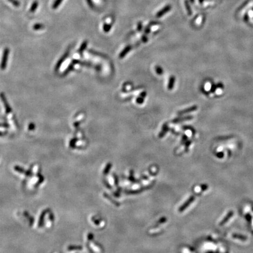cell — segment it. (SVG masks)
Masks as SVG:
<instances>
[{"label": "cell", "instance_id": "cell-1", "mask_svg": "<svg viewBox=\"0 0 253 253\" xmlns=\"http://www.w3.org/2000/svg\"><path fill=\"white\" fill-rule=\"evenodd\" d=\"M9 54V49L6 48L4 50V53L2 58V62L1 63V68L2 70H4L6 68L7 61H8V56Z\"/></svg>", "mask_w": 253, "mask_h": 253}, {"label": "cell", "instance_id": "cell-2", "mask_svg": "<svg viewBox=\"0 0 253 253\" xmlns=\"http://www.w3.org/2000/svg\"><path fill=\"white\" fill-rule=\"evenodd\" d=\"M233 214H234V212L233 211H230L227 214V215L223 218V219L221 220V221L219 223V226H223L224 224H226L232 217V216H233Z\"/></svg>", "mask_w": 253, "mask_h": 253}, {"label": "cell", "instance_id": "cell-3", "mask_svg": "<svg viewBox=\"0 0 253 253\" xmlns=\"http://www.w3.org/2000/svg\"><path fill=\"white\" fill-rule=\"evenodd\" d=\"M0 97H1V100H2V101H3V103H4V106H5V108H6V110L7 112V113H8V112H11V107H10V106L9 104H8V102H7V99H6V97L5 95L2 93L0 94Z\"/></svg>", "mask_w": 253, "mask_h": 253}, {"label": "cell", "instance_id": "cell-4", "mask_svg": "<svg viewBox=\"0 0 253 253\" xmlns=\"http://www.w3.org/2000/svg\"><path fill=\"white\" fill-rule=\"evenodd\" d=\"M197 109H198V107L196 106V105H194V106H192V107H191L190 108H188L187 109H185V110H182V111L178 112V114L179 115L187 114V113H189V112L196 111Z\"/></svg>", "mask_w": 253, "mask_h": 253}, {"label": "cell", "instance_id": "cell-5", "mask_svg": "<svg viewBox=\"0 0 253 253\" xmlns=\"http://www.w3.org/2000/svg\"><path fill=\"white\" fill-rule=\"evenodd\" d=\"M171 8V6L168 5L167 6H166L165 8H163L162 10H161L160 11H159L157 14H156V17L158 18H160L162 16H163L164 14H165L166 12H168V11H170V10Z\"/></svg>", "mask_w": 253, "mask_h": 253}, {"label": "cell", "instance_id": "cell-6", "mask_svg": "<svg viewBox=\"0 0 253 253\" xmlns=\"http://www.w3.org/2000/svg\"><path fill=\"white\" fill-rule=\"evenodd\" d=\"M194 200V198H193V196H192L191 198L188 201H186L185 203H184V205H182V206H181V208L179 209V212H182L183 210H184L192 202H193V201Z\"/></svg>", "mask_w": 253, "mask_h": 253}, {"label": "cell", "instance_id": "cell-7", "mask_svg": "<svg viewBox=\"0 0 253 253\" xmlns=\"http://www.w3.org/2000/svg\"><path fill=\"white\" fill-rule=\"evenodd\" d=\"M68 54H69V52H68L66 53H65V54L63 56V57H62V58L59 61V62H58V63H57V65H56V68H55V70H58V69L60 68V66H61V65L62 64V63L63 62V61H65V59L67 58L68 56Z\"/></svg>", "mask_w": 253, "mask_h": 253}, {"label": "cell", "instance_id": "cell-8", "mask_svg": "<svg viewBox=\"0 0 253 253\" xmlns=\"http://www.w3.org/2000/svg\"><path fill=\"white\" fill-rule=\"evenodd\" d=\"M131 48H132V47L131 46H127L121 52V53L120 54V59H123V58H124L125 56V55L130 52V50L131 49Z\"/></svg>", "mask_w": 253, "mask_h": 253}, {"label": "cell", "instance_id": "cell-9", "mask_svg": "<svg viewBox=\"0 0 253 253\" xmlns=\"http://www.w3.org/2000/svg\"><path fill=\"white\" fill-rule=\"evenodd\" d=\"M175 77L172 76L170 79V81H169L168 83V89L169 90H172L174 86V84H175Z\"/></svg>", "mask_w": 253, "mask_h": 253}, {"label": "cell", "instance_id": "cell-10", "mask_svg": "<svg viewBox=\"0 0 253 253\" xmlns=\"http://www.w3.org/2000/svg\"><path fill=\"white\" fill-rule=\"evenodd\" d=\"M233 237L240 240L241 241H246L247 239V237L245 236H243L241 234H233Z\"/></svg>", "mask_w": 253, "mask_h": 253}, {"label": "cell", "instance_id": "cell-11", "mask_svg": "<svg viewBox=\"0 0 253 253\" xmlns=\"http://www.w3.org/2000/svg\"><path fill=\"white\" fill-rule=\"evenodd\" d=\"M38 6H39V3L38 1H35L32 3V6L31 7L30 12H34L36 11V10L37 9V8L38 7Z\"/></svg>", "mask_w": 253, "mask_h": 253}, {"label": "cell", "instance_id": "cell-12", "mask_svg": "<svg viewBox=\"0 0 253 253\" xmlns=\"http://www.w3.org/2000/svg\"><path fill=\"white\" fill-rule=\"evenodd\" d=\"M63 0H55L52 5V8L53 9L58 8L59 7V6L61 4V3L63 2Z\"/></svg>", "mask_w": 253, "mask_h": 253}, {"label": "cell", "instance_id": "cell-13", "mask_svg": "<svg viewBox=\"0 0 253 253\" xmlns=\"http://www.w3.org/2000/svg\"><path fill=\"white\" fill-rule=\"evenodd\" d=\"M192 119V117L191 116H188V117H185L181 118V119H175L173 121H174V123H178V122H181V121H182L189 120H190V119Z\"/></svg>", "mask_w": 253, "mask_h": 253}, {"label": "cell", "instance_id": "cell-14", "mask_svg": "<svg viewBox=\"0 0 253 253\" xmlns=\"http://www.w3.org/2000/svg\"><path fill=\"white\" fill-rule=\"evenodd\" d=\"M8 1L9 2H10L14 7H18L20 6L21 3L19 1H18V0H8Z\"/></svg>", "mask_w": 253, "mask_h": 253}, {"label": "cell", "instance_id": "cell-15", "mask_svg": "<svg viewBox=\"0 0 253 253\" xmlns=\"http://www.w3.org/2000/svg\"><path fill=\"white\" fill-rule=\"evenodd\" d=\"M185 7H186V8L187 12H188V15H192V10H191V9H190V6H189V4L188 1H185Z\"/></svg>", "mask_w": 253, "mask_h": 253}, {"label": "cell", "instance_id": "cell-16", "mask_svg": "<svg viewBox=\"0 0 253 253\" xmlns=\"http://www.w3.org/2000/svg\"><path fill=\"white\" fill-rule=\"evenodd\" d=\"M44 27V25L41 23H37L34 26V29L35 30H40L43 29V28Z\"/></svg>", "mask_w": 253, "mask_h": 253}, {"label": "cell", "instance_id": "cell-17", "mask_svg": "<svg viewBox=\"0 0 253 253\" xmlns=\"http://www.w3.org/2000/svg\"><path fill=\"white\" fill-rule=\"evenodd\" d=\"M87 45H88V42H87V41L84 42L82 43V45H81V47H80V49H79V51H80V52H82L84 49H85L86 48Z\"/></svg>", "mask_w": 253, "mask_h": 253}, {"label": "cell", "instance_id": "cell-18", "mask_svg": "<svg viewBox=\"0 0 253 253\" xmlns=\"http://www.w3.org/2000/svg\"><path fill=\"white\" fill-rule=\"evenodd\" d=\"M110 29H111V25H108V24H107V23L104 24V30L105 32H108L110 30Z\"/></svg>", "mask_w": 253, "mask_h": 253}, {"label": "cell", "instance_id": "cell-19", "mask_svg": "<svg viewBox=\"0 0 253 253\" xmlns=\"http://www.w3.org/2000/svg\"><path fill=\"white\" fill-rule=\"evenodd\" d=\"M156 72L158 74H162L163 73V70L160 66H156L155 68Z\"/></svg>", "mask_w": 253, "mask_h": 253}, {"label": "cell", "instance_id": "cell-20", "mask_svg": "<svg viewBox=\"0 0 253 253\" xmlns=\"http://www.w3.org/2000/svg\"><path fill=\"white\" fill-rule=\"evenodd\" d=\"M86 1L88 3L89 6L90 8H93L94 7V4H93V3L92 1V0H86Z\"/></svg>", "mask_w": 253, "mask_h": 253}, {"label": "cell", "instance_id": "cell-21", "mask_svg": "<svg viewBox=\"0 0 253 253\" xmlns=\"http://www.w3.org/2000/svg\"><path fill=\"white\" fill-rule=\"evenodd\" d=\"M136 102L138 103V104H142L143 102H144V99H143V97H138V99H137V100H136Z\"/></svg>", "mask_w": 253, "mask_h": 253}, {"label": "cell", "instance_id": "cell-22", "mask_svg": "<svg viewBox=\"0 0 253 253\" xmlns=\"http://www.w3.org/2000/svg\"><path fill=\"white\" fill-rule=\"evenodd\" d=\"M142 27H143L142 23H141V22H139L138 24V31H141V30H142Z\"/></svg>", "mask_w": 253, "mask_h": 253}, {"label": "cell", "instance_id": "cell-23", "mask_svg": "<svg viewBox=\"0 0 253 253\" xmlns=\"http://www.w3.org/2000/svg\"><path fill=\"white\" fill-rule=\"evenodd\" d=\"M216 155H217V156L218 158H221L223 157L224 154H223V152H219Z\"/></svg>", "mask_w": 253, "mask_h": 253}, {"label": "cell", "instance_id": "cell-24", "mask_svg": "<svg viewBox=\"0 0 253 253\" xmlns=\"http://www.w3.org/2000/svg\"><path fill=\"white\" fill-rule=\"evenodd\" d=\"M248 19H249V17H248V15L247 14H245V15H244V20L245 22H247V21H248Z\"/></svg>", "mask_w": 253, "mask_h": 253}, {"label": "cell", "instance_id": "cell-25", "mask_svg": "<svg viewBox=\"0 0 253 253\" xmlns=\"http://www.w3.org/2000/svg\"><path fill=\"white\" fill-rule=\"evenodd\" d=\"M208 186L207 185H202V189L203 190H206L208 189Z\"/></svg>", "mask_w": 253, "mask_h": 253}, {"label": "cell", "instance_id": "cell-26", "mask_svg": "<svg viewBox=\"0 0 253 253\" xmlns=\"http://www.w3.org/2000/svg\"><path fill=\"white\" fill-rule=\"evenodd\" d=\"M142 40H143V41L144 43H145V42H147L148 39H147V38L146 36H143V38H142Z\"/></svg>", "mask_w": 253, "mask_h": 253}, {"label": "cell", "instance_id": "cell-27", "mask_svg": "<svg viewBox=\"0 0 253 253\" xmlns=\"http://www.w3.org/2000/svg\"><path fill=\"white\" fill-rule=\"evenodd\" d=\"M150 31V28H147V29L145 30V34H149Z\"/></svg>", "mask_w": 253, "mask_h": 253}, {"label": "cell", "instance_id": "cell-28", "mask_svg": "<svg viewBox=\"0 0 253 253\" xmlns=\"http://www.w3.org/2000/svg\"><path fill=\"white\" fill-rule=\"evenodd\" d=\"M145 96H146V93H145V92L143 93L142 94H141V97H145Z\"/></svg>", "mask_w": 253, "mask_h": 253}, {"label": "cell", "instance_id": "cell-29", "mask_svg": "<svg viewBox=\"0 0 253 253\" xmlns=\"http://www.w3.org/2000/svg\"><path fill=\"white\" fill-rule=\"evenodd\" d=\"M204 1V0H199V3H202Z\"/></svg>", "mask_w": 253, "mask_h": 253}, {"label": "cell", "instance_id": "cell-30", "mask_svg": "<svg viewBox=\"0 0 253 253\" xmlns=\"http://www.w3.org/2000/svg\"><path fill=\"white\" fill-rule=\"evenodd\" d=\"M190 2L191 3H193L194 2V0H190Z\"/></svg>", "mask_w": 253, "mask_h": 253}, {"label": "cell", "instance_id": "cell-31", "mask_svg": "<svg viewBox=\"0 0 253 253\" xmlns=\"http://www.w3.org/2000/svg\"><path fill=\"white\" fill-rule=\"evenodd\" d=\"M252 11H253V9H252Z\"/></svg>", "mask_w": 253, "mask_h": 253}]
</instances>
